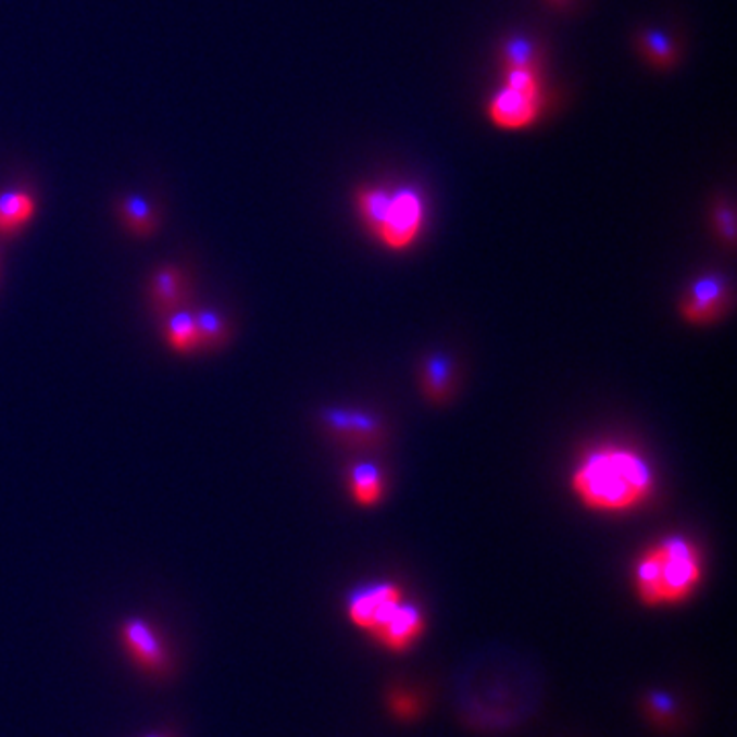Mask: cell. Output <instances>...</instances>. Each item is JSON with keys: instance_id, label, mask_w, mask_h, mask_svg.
Segmentation results:
<instances>
[{"instance_id": "1", "label": "cell", "mask_w": 737, "mask_h": 737, "mask_svg": "<svg viewBox=\"0 0 737 737\" xmlns=\"http://www.w3.org/2000/svg\"><path fill=\"white\" fill-rule=\"evenodd\" d=\"M650 463L625 447H602L584 457L572 474V490L586 509L627 512L653 494Z\"/></svg>"}, {"instance_id": "2", "label": "cell", "mask_w": 737, "mask_h": 737, "mask_svg": "<svg viewBox=\"0 0 737 737\" xmlns=\"http://www.w3.org/2000/svg\"><path fill=\"white\" fill-rule=\"evenodd\" d=\"M701 579V551L685 537H666L651 545L633 567V584L646 607L683 604Z\"/></svg>"}, {"instance_id": "3", "label": "cell", "mask_w": 737, "mask_h": 737, "mask_svg": "<svg viewBox=\"0 0 737 737\" xmlns=\"http://www.w3.org/2000/svg\"><path fill=\"white\" fill-rule=\"evenodd\" d=\"M357 208L368 228L391 250H405L416 242L424 226V203L412 189H363Z\"/></svg>"}, {"instance_id": "4", "label": "cell", "mask_w": 737, "mask_h": 737, "mask_svg": "<svg viewBox=\"0 0 737 737\" xmlns=\"http://www.w3.org/2000/svg\"><path fill=\"white\" fill-rule=\"evenodd\" d=\"M405 598L402 588L391 582H379L357 590L349 598L347 614L352 625L367 632L371 637L382 632L394 614L400 611Z\"/></svg>"}, {"instance_id": "5", "label": "cell", "mask_w": 737, "mask_h": 737, "mask_svg": "<svg viewBox=\"0 0 737 737\" xmlns=\"http://www.w3.org/2000/svg\"><path fill=\"white\" fill-rule=\"evenodd\" d=\"M123 648L136 666L150 674H164L171 664V653L166 650L157 629L143 619H127L120 629Z\"/></svg>"}, {"instance_id": "6", "label": "cell", "mask_w": 737, "mask_h": 737, "mask_svg": "<svg viewBox=\"0 0 737 737\" xmlns=\"http://www.w3.org/2000/svg\"><path fill=\"white\" fill-rule=\"evenodd\" d=\"M541 92L507 87L498 90L488 107L494 125L502 129H523L539 117Z\"/></svg>"}, {"instance_id": "7", "label": "cell", "mask_w": 737, "mask_h": 737, "mask_svg": "<svg viewBox=\"0 0 737 737\" xmlns=\"http://www.w3.org/2000/svg\"><path fill=\"white\" fill-rule=\"evenodd\" d=\"M727 303V285L721 277H701L686 289L680 301V314L686 322L701 326L715 322Z\"/></svg>"}, {"instance_id": "8", "label": "cell", "mask_w": 737, "mask_h": 737, "mask_svg": "<svg viewBox=\"0 0 737 737\" xmlns=\"http://www.w3.org/2000/svg\"><path fill=\"white\" fill-rule=\"evenodd\" d=\"M426 629V619L421 607L414 602H408L400 607V611L394 614V619L386 627L373 635V639L389 651L410 650Z\"/></svg>"}, {"instance_id": "9", "label": "cell", "mask_w": 737, "mask_h": 737, "mask_svg": "<svg viewBox=\"0 0 737 737\" xmlns=\"http://www.w3.org/2000/svg\"><path fill=\"white\" fill-rule=\"evenodd\" d=\"M36 197L27 191H4L0 193V236L17 234L36 215Z\"/></svg>"}, {"instance_id": "10", "label": "cell", "mask_w": 737, "mask_h": 737, "mask_svg": "<svg viewBox=\"0 0 737 737\" xmlns=\"http://www.w3.org/2000/svg\"><path fill=\"white\" fill-rule=\"evenodd\" d=\"M349 488H351L352 500L359 507L371 509L379 504L384 498V491H386L384 474L373 463H359L349 474Z\"/></svg>"}, {"instance_id": "11", "label": "cell", "mask_w": 737, "mask_h": 737, "mask_svg": "<svg viewBox=\"0 0 737 737\" xmlns=\"http://www.w3.org/2000/svg\"><path fill=\"white\" fill-rule=\"evenodd\" d=\"M117 211H120V217L125 222V226L136 234L146 236V234H152L157 228L154 208L150 205V201H146L140 195L123 197L122 201L117 203Z\"/></svg>"}, {"instance_id": "12", "label": "cell", "mask_w": 737, "mask_h": 737, "mask_svg": "<svg viewBox=\"0 0 737 737\" xmlns=\"http://www.w3.org/2000/svg\"><path fill=\"white\" fill-rule=\"evenodd\" d=\"M166 342L178 352H191L201 347V338L195 326L193 314L175 312L166 322Z\"/></svg>"}, {"instance_id": "13", "label": "cell", "mask_w": 737, "mask_h": 737, "mask_svg": "<svg viewBox=\"0 0 737 737\" xmlns=\"http://www.w3.org/2000/svg\"><path fill=\"white\" fill-rule=\"evenodd\" d=\"M185 298V283L175 268H162L152 279V299L160 310H175Z\"/></svg>"}, {"instance_id": "14", "label": "cell", "mask_w": 737, "mask_h": 737, "mask_svg": "<svg viewBox=\"0 0 737 737\" xmlns=\"http://www.w3.org/2000/svg\"><path fill=\"white\" fill-rule=\"evenodd\" d=\"M639 46L641 52L650 58L651 64L660 68H667L676 62V46L664 32H644L639 37Z\"/></svg>"}, {"instance_id": "15", "label": "cell", "mask_w": 737, "mask_h": 737, "mask_svg": "<svg viewBox=\"0 0 737 737\" xmlns=\"http://www.w3.org/2000/svg\"><path fill=\"white\" fill-rule=\"evenodd\" d=\"M326 422L333 430H338L347 437L354 435L357 439H365L377 430L375 422L368 421L367 416H363V414H354V412H328Z\"/></svg>"}, {"instance_id": "16", "label": "cell", "mask_w": 737, "mask_h": 737, "mask_svg": "<svg viewBox=\"0 0 737 737\" xmlns=\"http://www.w3.org/2000/svg\"><path fill=\"white\" fill-rule=\"evenodd\" d=\"M195 326H197V333H199V338H201V345H220L226 340L228 336V328H226V322L222 320V316L213 310H199L197 314H193Z\"/></svg>"}, {"instance_id": "17", "label": "cell", "mask_w": 737, "mask_h": 737, "mask_svg": "<svg viewBox=\"0 0 737 737\" xmlns=\"http://www.w3.org/2000/svg\"><path fill=\"white\" fill-rule=\"evenodd\" d=\"M504 55V66L507 71L510 68H525V71H537L535 62H537V53H535V46L525 39V37H514L510 39L509 43L502 50Z\"/></svg>"}, {"instance_id": "18", "label": "cell", "mask_w": 737, "mask_h": 737, "mask_svg": "<svg viewBox=\"0 0 737 737\" xmlns=\"http://www.w3.org/2000/svg\"><path fill=\"white\" fill-rule=\"evenodd\" d=\"M449 363L445 359H435L428 363L426 373H424V382H426V391L435 398H442L449 389Z\"/></svg>"}, {"instance_id": "19", "label": "cell", "mask_w": 737, "mask_h": 737, "mask_svg": "<svg viewBox=\"0 0 737 737\" xmlns=\"http://www.w3.org/2000/svg\"><path fill=\"white\" fill-rule=\"evenodd\" d=\"M648 709L653 711L655 720H674V701H670L666 695L653 692L648 699Z\"/></svg>"}, {"instance_id": "20", "label": "cell", "mask_w": 737, "mask_h": 737, "mask_svg": "<svg viewBox=\"0 0 737 737\" xmlns=\"http://www.w3.org/2000/svg\"><path fill=\"white\" fill-rule=\"evenodd\" d=\"M715 217H717V228H720V232H723L725 236H727V240L732 242L734 240V236H736V224H734V213H732V210H725V208H721L717 213H715Z\"/></svg>"}, {"instance_id": "21", "label": "cell", "mask_w": 737, "mask_h": 737, "mask_svg": "<svg viewBox=\"0 0 737 737\" xmlns=\"http://www.w3.org/2000/svg\"><path fill=\"white\" fill-rule=\"evenodd\" d=\"M553 2H558V4H565L567 0H553Z\"/></svg>"}, {"instance_id": "22", "label": "cell", "mask_w": 737, "mask_h": 737, "mask_svg": "<svg viewBox=\"0 0 737 737\" xmlns=\"http://www.w3.org/2000/svg\"><path fill=\"white\" fill-rule=\"evenodd\" d=\"M148 737H160V736H148Z\"/></svg>"}]
</instances>
